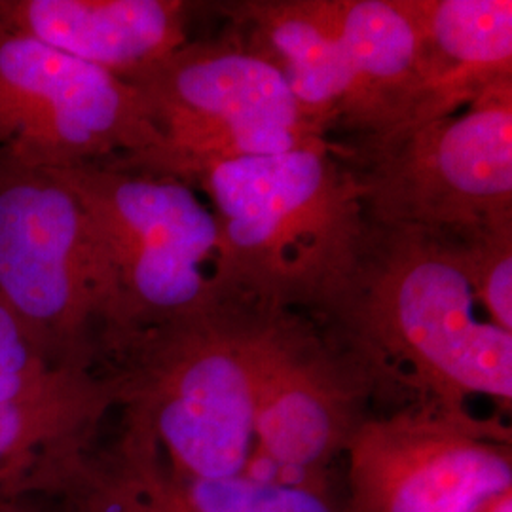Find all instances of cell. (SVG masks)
Here are the masks:
<instances>
[{
	"label": "cell",
	"mask_w": 512,
	"mask_h": 512,
	"mask_svg": "<svg viewBox=\"0 0 512 512\" xmlns=\"http://www.w3.org/2000/svg\"><path fill=\"white\" fill-rule=\"evenodd\" d=\"M330 143L370 224L454 238L512 220V82L456 114Z\"/></svg>",
	"instance_id": "cell-5"
},
{
	"label": "cell",
	"mask_w": 512,
	"mask_h": 512,
	"mask_svg": "<svg viewBox=\"0 0 512 512\" xmlns=\"http://www.w3.org/2000/svg\"><path fill=\"white\" fill-rule=\"evenodd\" d=\"M112 408L116 384L101 370H65L37 393L0 403V503L69 494Z\"/></svg>",
	"instance_id": "cell-11"
},
{
	"label": "cell",
	"mask_w": 512,
	"mask_h": 512,
	"mask_svg": "<svg viewBox=\"0 0 512 512\" xmlns=\"http://www.w3.org/2000/svg\"><path fill=\"white\" fill-rule=\"evenodd\" d=\"M181 0H0V27L135 84L190 40Z\"/></svg>",
	"instance_id": "cell-12"
},
{
	"label": "cell",
	"mask_w": 512,
	"mask_h": 512,
	"mask_svg": "<svg viewBox=\"0 0 512 512\" xmlns=\"http://www.w3.org/2000/svg\"><path fill=\"white\" fill-rule=\"evenodd\" d=\"M351 99L336 131L346 137L408 126L421 103L420 40L403 0H329Z\"/></svg>",
	"instance_id": "cell-14"
},
{
	"label": "cell",
	"mask_w": 512,
	"mask_h": 512,
	"mask_svg": "<svg viewBox=\"0 0 512 512\" xmlns=\"http://www.w3.org/2000/svg\"><path fill=\"white\" fill-rule=\"evenodd\" d=\"M249 327L251 308L226 300L103 349L97 370L114 380L118 408L147 431L173 475L209 480L249 467Z\"/></svg>",
	"instance_id": "cell-3"
},
{
	"label": "cell",
	"mask_w": 512,
	"mask_h": 512,
	"mask_svg": "<svg viewBox=\"0 0 512 512\" xmlns=\"http://www.w3.org/2000/svg\"><path fill=\"white\" fill-rule=\"evenodd\" d=\"M164 150L143 93L35 38L0 27V158L61 171H147Z\"/></svg>",
	"instance_id": "cell-8"
},
{
	"label": "cell",
	"mask_w": 512,
	"mask_h": 512,
	"mask_svg": "<svg viewBox=\"0 0 512 512\" xmlns=\"http://www.w3.org/2000/svg\"><path fill=\"white\" fill-rule=\"evenodd\" d=\"M55 173L84 205L107 274L99 357L118 340L226 302L217 285V222L190 184L120 165Z\"/></svg>",
	"instance_id": "cell-4"
},
{
	"label": "cell",
	"mask_w": 512,
	"mask_h": 512,
	"mask_svg": "<svg viewBox=\"0 0 512 512\" xmlns=\"http://www.w3.org/2000/svg\"><path fill=\"white\" fill-rule=\"evenodd\" d=\"M476 310L446 239L368 222L355 270L321 319L372 385L389 380L416 403L486 397L511 408L512 332Z\"/></svg>",
	"instance_id": "cell-1"
},
{
	"label": "cell",
	"mask_w": 512,
	"mask_h": 512,
	"mask_svg": "<svg viewBox=\"0 0 512 512\" xmlns=\"http://www.w3.org/2000/svg\"><path fill=\"white\" fill-rule=\"evenodd\" d=\"M403 6L420 40L421 103L412 124L456 114L512 82L511 0H403Z\"/></svg>",
	"instance_id": "cell-13"
},
{
	"label": "cell",
	"mask_w": 512,
	"mask_h": 512,
	"mask_svg": "<svg viewBox=\"0 0 512 512\" xmlns=\"http://www.w3.org/2000/svg\"><path fill=\"white\" fill-rule=\"evenodd\" d=\"M224 12L239 38L283 74L300 109L330 139L353 82L329 0H247Z\"/></svg>",
	"instance_id": "cell-15"
},
{
	"label": "cell",
	"mask_w": 512,
	"mask_h": 512,
	"mask_svg": "<svg viewBox=\"0 0 512 512\" xmlns=\"http://www.w3.org/2000/svg\"><path fill=\"white\" fill-rule=\"evenodd\" d=\"M0 512H73L63 501L61 507H50L44 505L38 497H29V499H18V501H8L0 503Z\"/></svg>",
	"instance_id": "cell-20"
},
{
	"label": "cell",
	"mask_w": 512,
	"mask_h": 512,
	"mask_svg": "<svg viewBox=\"0 0 512 512\" xmlns=\"http://www.w3.org/2000/svg\"><path fill=\"white\" fill-rule=\"evenodd\" d=\"M249 306V304H247ZM251 308L249 361L255 442L266 461L325 480L366 420L372 382L304 313Z\"/></svg>",
	"instance_id": "cell-10"
},
{
	"label": "cell",
	"mask_w": 512,
	"mask_h": 512,
	"mask_svg": "<svg viewBox=\"0 0 512 512\" xmlns=\"http://www.w3.org/2000/svg\"><path fill=\"white\" fill-rule=\"evenodd\" d=\"M344 454L346 512H480L512 492L511 431L467 406L414 403L366 418Z\"/></svg>",
	"instance_id": "cell-9"
},
{
	"label": "cell",
	"mask_w": 512,
	"mask_h": 512,
	"mask_svg": "<svg viewBox=\"0 0 512 512\" xmlns=\"http://www.w3.org/2000/svg\"><path fill=\"white\" fill-rule=\"evenodd\" d=\"M133 86L164 137L147 171L183 183L203 165L329 139L300 109L283 74L232 27L219 38L188 40Z\"/></svg>",
	"instance_id": "cell-7"
},
{
	"label": "cell",
	"mask_w": 512,
	"mask_h": 512,
	"mask_svg": "<svg viewBox=\"0 0 512 512\" xmlns=\"http://www.w3.org/2000/svg\"><path fill=\"white\" fill-rule=\"evenodd\" d=\"M61 501L73 512H196L156 442L126 418L118 439L93 452Z\"/></svg>",
	"instance_id": "cell-16"
},
{
	"label": "cell",
	"mask_w": 512,
	"mask_h": 512,
	"mask_svg": "<svg viewBox=\"0 0 512 512\" xmlns=\"http://www.w3.org/2000/svg\"><path fill=\"white\" fill-rule=\"evenodd\" d=\"M0 302L54 368L97 370L109 285L88 213L55 171L2 158Z\"/></svg>",
	"instance_id": "cell-6"
},
{
	"label": "cell",
	"mask_w": 512,
	"mask_h": 512,
	"mask_svg": "<svg viewBox=\"0 0 512 512\" xmlns=\"http://www.w3.org/2000/svg\"><path fill=\"white\" fill-rule=\"evenodd\" d=\"M442 239L450 243L486 319L512 332V220Z\"/></svg>",
	"instance_id": "cell-18"
},
{
	"label": "cell",
	"mask_w": 512,
	"mask_h": 512,
	"mask_svg": "<svg viewBox=\"0 0 512 512\" xmlns=\"http://www.w3.org/2000/svg\"><path fill=\"white\" fill-rule=\"evenodd\" d=\"M184 183L202 190L217 222L226 300L327 313L368 232L359 186L330 139L203 165Z\"/></svg>",
	"instance_id": "cell-2"
},
{
	"label": "cell",
	"mask_w": 512,
	"mask_h": 512,
	"mask_svg": "<svg viewBox=\"0 0 512 512\" xmlns=\"http://www.w3.org/2000/svg\"><path fill=\"white\" fill-rule=\"evenodd\" d=\"M480 512H512V492L497 497L486 509Z\"/></svg>",
	"instance_id": "cell-21"
},
{
	"label": "cell",
	"mask_w": 512,
	"mask_h": 512,
	"mask_svg": "<svg viewBox=\"0 0 512 512\" xmlns=\"http://www.w3.org/2000/svg\"><path fill=\"white\" fill-rule=\"evenodd\" d=\"M74 368H54L0 302V403L33 395Z\"/></svg>",
	"instance_id": "cell-19"
},
{
	"label": "cell",
	"mask_w": 512,
	"mask_h": 512,
	"mask_svg": "<svg viewBox=\"0 0 512 512\" xmlns=\"http://www.w3.org/2000/svg\"><path fill=\"white\" fill-rule=\"evenodd\" d=\"M171 476L196 512H338L325 480H277L247 469L209 480Z\"/></svg>",
	"instance_id": "cell-17"
}]
</instances>
